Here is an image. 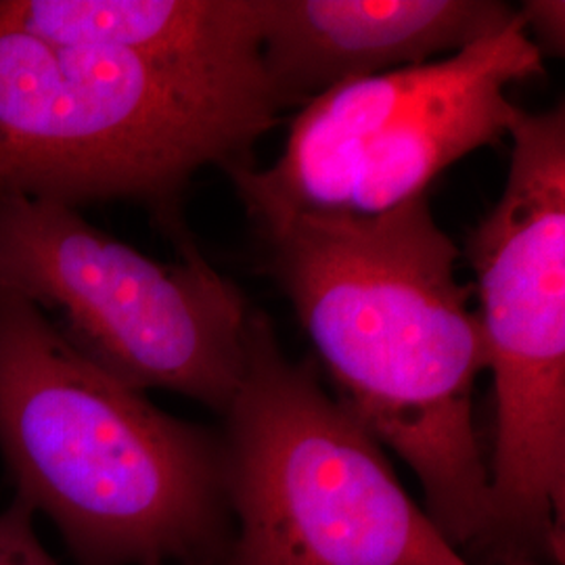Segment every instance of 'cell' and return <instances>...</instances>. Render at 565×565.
Returning a JSON list of instances; mask_svg holds the SVG:
<instances>
[{"mask_svg": "<svg viewBox=\"0 0 565 565\" xmlns=\"http://www.w3.org/2000/svg\"><path fill=\"white\" fill-rule=\"evenodd\" d=\"M243 205L335 398L415 471L446 541L486 555L490 482L473 419L484 340L457 279L461 252L427 195L373 218Z\"/></svg>", "mask_w": 565, "mask_h": 565, "instance_id": "6da1fadb", "label": "cell"}, {"mask_svg": "<svg viewBox=\"0 0 565 565\" xmlns=\"http://www.w3.org/2000/svg\"><path fill=\"white\" fill-rule=\"evenodd\" d=\"M0 452L78 565H221L223 436L120 384L0 279Z\"/></svg>", "mask_w": 565, "mask_h": 565, "instance_id": "7a4b0ae2", "label": "cell"}, {"mask_svg": "<svg viewBox=\"0 0 565 565\" xmlns=\"http://www.w3.org/2000/svg\"><path fill=\"white\" fill-rule=\"evenodd\" d=\"M263 70L46 41L0 18V193L172 205L207 166H249L279 120Z\"/></svg>", "mask_w": 565, "mask_h": 565, "instance_id": "3957f363", "label": "cell"}, {"mask_svg": "<svg viewBox=\"0 0 565 565\" xmlns=\"http://www.w3.org/2000/svg\"><path fill=\"white\" fill-rule=\"evenodd\" d=\"M223 417L233 539L221 565H471L317 364L285 356L260 310Z\"/></svg>", "mask_w": 565, "mask_h": 565, "instance_id": "277c9868", "label": "cell"}, {"mask_svg": "<svg viewBox=\"0 0 565 565\" xmlns=\"http://www.w3.org/2000/svg\"><path fill=\"white\" fill-rule=\"evenodd\" d=\"M505 189L467 239L497 429L490 562H564L565 111H522Z\"/></svg>", "mask_w": 565, "mask_h": 565, "instance_id": "5b68a950", "label": "cell"}, {"mask_svg": "<svg viewBox=\"0 0 565 565\" xmlns=\"http://www.w3.org/2000/svg\"><path fill=\"white\" fill-rule=\"evenodd\" d=\"M160 263L78 207L0 193V279L82 356L137 392L160 387L224 415L247 363L252 310L189 239Z\"/></svg>", "mask_w": 565, "mask_h": 565, "instance_id": "8992f818", "label": "cell"}, {"mask_svg": "<svg viewBox=\"0 0 565 565\" xmlns=\"http://www.w3.org/2000/svg\"><path fill=\"white\" fill-rule=\"evenodd\" d=\"M518 18L497 36L424 65L345 82L306 103L270 168L228 170L242 202L373 218L419 195L448 166L509 137L515 82L545 76Z\"/></svg>", "mask_w": 565, "mask_h": 565, "instance_id": "52a82bcc", "label": "cell"}, {"mask_svg": "<svg viewBox=\"0 0 565 565\" xmlns=\"http://www.w3.org/2000/svg\"><path fill=\"white\" fill-rule=\"evenodd\" d=\"M501 0H264L260 63L279 109L503 32Z\"/></svg>", "mask_w": 565, "mask_h": 565, "instance_id": "ba28073f", "label": "cell"}, {"mask_svg": "<svg viewBox=\"0 0 565 565\" xmlns=\"http://www.w3.org/2000/svg\"><path fill=\"white\" fill-rule=\"evenodd\" d=\"M0 18L46 41L263 70L264 0H2Z\"/></svg>", "mask_w": 565, "mask_h": 565, "instance_id": "9c48e42d", "label": "cell"}, {"mask_svg": "<svg viewBox=\"0 0 565 565\" xmlns=\"http://www.w3.org/2000/svg\"><path fill=\"white\" fill-rule=\"evenodd\" d=\"M34 515L36 511L20 497L0 511V565H60L39 541Z\"/></svg>", "mask_w": 565, "mask_h": 565, "instance_id": "30bf717a", "label": "cell"}, {"mask_svg": "<svg viewBox=\"0 0 565 565\" xmlns=\"http://www.w3.org/2000/svg\"><path fill=\"white\" fill-rule=\"evenodd\" d=\"M518 11L541 55L562 57L565 51L564 0H525Z\"/></svg>", "mask_w": 565, "mask_h": 565, "instance_id": "8fae6325", "label": "cell"}, {"mask_svg": "<svg viewBox=\"0 0 565 565\" xmlns=\"http://www.w3.org/2000/svg\"><path fill=\"white\" fill-rule=\"evenodd\" d=\"M503 565H539V564H534V562H511V564H503Z\"/></svg>", "mask_w": 565, "mask_h": 565, "instance_id": "7c38bea8", "label": "cell"}]
</instances>
